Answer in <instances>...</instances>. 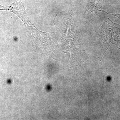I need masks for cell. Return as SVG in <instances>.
<instances>
[{"mask_svg":"<svg viewBox=\"0 0 120 120\" xmlns=\"http://www.w3.org/2000/svg\"><path fill=\"white\" fill-rule=\"evenodd\" d=\"M98 35L103 42L100 56L101 60L110 45L114 44L120 48V26L114 23L110 19L104 20L102 26L99 29Z\"/></svg>","mask_w":120,"mask_h":120,"instance_id":"obj_1","label":"cell"},{"mask_svg":"<svg viewBox=\"0 0 120 120\" xmlns=\"http://www.w3.org/2000/svg\"><path fill=\"white\" fill-rule=\"evenodd\" d=\"M103 0H88L84 18L90 21L94 19L98 15L99 9L103 7Z\"/></svg>","mask_w":120,"mask_h":120,"instance_id":"obj_2","label":"cell"},{"mask_svg":"<svg viewBox=\"0 0 120 120\" xmlns=\"http://www.w3.org/2000/svg\"><path fill=\"white\" fill-rule=\"evenodd\" d=\"M23 8V5L20 2H17L16 0H15L14 2L11 4L8 7H4L0 5V10H4L12 12L16 14V15H17L19 17H20V18L21 16L18 11L19 10V9L24 10ZM19 11L21 10H20Z\"/></svg>","mask_w":120,"mask_h":120,"instance_id":"obj_3","label":"cell"},{"mask_svg":"<svg viewBox=\"0 0 120 120\" xmlns=\"http://www.w3.org/2000/svg\"><path fill=\"white\" fill-rule=\"evenodd\" d=\"M99 11H101L103 12H105V13H107V14H109V15H113L114 16H116V17H118L119 19H120V14H110V13H107V12H106L105 11H103V10H99Z\"/></svg>","mask_w":120,"mask_h":120,"instance_id":"obj_4","label":"cell"}]
</instances>
